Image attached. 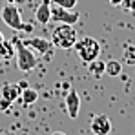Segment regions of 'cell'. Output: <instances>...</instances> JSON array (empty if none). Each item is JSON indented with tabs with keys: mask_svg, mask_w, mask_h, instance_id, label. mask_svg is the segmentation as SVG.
<instances>
[{
	"mask_svg": "<svg viewBox=\"0 0 135 135\" xmlns=\"http://www.w3.org/2000/svg\"><path fill=\"white\" fill-rule=\"evenodd\" d=\"M77 40V31L69 24H59L51 31V44L59 49H71Z\"/></svg>",
	"mask_w": 135,
	"mask_h": 135,
	"instance_id": "cell-1",
	"label": "cell"
},
{
	"mask_svg": "<svg viewBox=\"0 0 135 135\" xmlns=\"http://www.w3.org/2000/svg\"><path fill=\"white\" fill-rule=\"evenodd\" d=\"M0 18L4 20V24L15 31H26V33H31L33 31V26L31 24H24L22 15H20V9L18 6H13V4H6L0 11Z\"/></svg>",
	"mask_w": 135,
	"mask_h": 135,
	"instance_id": "cell-2",
	"label": "cell"
},
{
	"mask_svg": "<svg viewBox=\"0 0 135 135\" xmlns=\"http://www.w3.org/2000/svg\"><path fill=\"white\" fill-rule=\"evenodd\" d=\"M73 47L77 49L79 59H80L82 62H86V64L97 60L99 55H100V44H99V40L93 38V37H84V38L77 40Z\"/></svg>",
	"mask_w": 135,
	"mask_h": 135,
	"instance_id": "cell-3",
	"label": "cell"
},
{
	"mask_svg": "<svg viewBox=\"0 0 135 135\" xmlns=\"http://www.w3.org/2000/svg\"><path fill=\"white\" fill-rule=\"evenodd\" d=\"M13 44H15V53H17V68L27 73V71H33L37 68V57L35 53L24 44L20 38H13Z\"/></svg>",
	"mask_w": 135,
	"mask_h": 135,
	"instance_id": "cell-4",
	"label": "cell"
},
{
	"mask_svg": "<svg viewBox=\"0 0 135 135\" xmlns=\"http://www.w3.org/2000/svg\"><path fill=\"white\" fill-rule=\"evenodd\" d=\"M80 18V15L77 11H71V9H64L60 6H55L51 4V20H57L59 24H77V20Z\"/></svg>",
	"mask_w": 135,
	"mask_h": 135,
	"instance_id": "cell-5",
	"label": "cell"
},
{
	"mask_svg": "<svg viewBox=\"0 0 135 135\" xmlns=\"http://www.w3.org/2000/svg\"><path fill=\"white\" fill-rule=\"evenodd\" d=\"M22 42L27 46L31 51H37L38 55H44V57H51L53 47H55V46L51 44V40L40 38V37H31V38H26V40H22Z\"/></svg>",
	"mask_w": 135,
	"mask_h": 135,
	"instance_id": "cell-6",
	"label": "cell"
},
{
	"mask_svg": "<svg viewBox=\"0 0 135 135\" xmlns=\"http://www.w3.org/2000/svg\"><path fill=\"white\" fill-rule=\"evenodd\" d=\"M90 130L93 135H110L112 133V120L108 115H95L90 122Z\"/></svg>",
	"mask_w": 135,
	"mask_h": 135,
	"instance_id": "cell-7",
	"label": "cell"
},
{
	"mask_svg": "<svg viewBox=\"0 0 135 135\" xmlns=\"http://www.w3.org/2000/svg\"><path fill=\"white\" fill-rule=\"evenodd\" d=\"M64 104H66L68 115H69L71 119H77V117H79V112H80V97H79V93L75 90H69L66 93Z\"/></svg>",
	"mask_w": 135,
	"mask_h": 135,
	"instance_id": "cell-8",
	"label": "cell"
},
{
	"mask_svg": "<svg viewBox=\"0 0 135 135\" xmlns=\"http://www.w3.org/2000/svg\"><path fill=\"white\" fill-rule=\"evenodd\" d=\"M20 93H22V88L18 84H13V82H6L0 88V97L9 100V102H15L17 99H20Z\"/></svg>",
	"mask_w": 135,
	"mask_h": 135,
	"instance_id": "cell-9",
	"label": "cell"
},
{
	"mask_svg": "<svg viewBox=\"0 0 135 135\" xmlns=\"http://www.w3.org/2000/svg\"><path fill=\"white\" fill-rule=\"evenodd\" d=\"M35 18H37V22L42 24V26L51 22V0H42L40 2V6L35 11Z\"/></svg>",
	"mask_w": 135,
	"mask_h": 135,
	"instance_id": "cell-10",
	"label": "cell"
},
{
	"mask_svg": "<svg viewBox=\"0 0 135 135\" xmlns=\"http://www.w3.org/2000/svg\"><path fill=\"white\" fill-rule=\"evenodd\" d=\"M13 55H15V44H13V40H6L4 38L0 42V62L11 60Z\"/></svg>",
	"mask_w": 135,
	"mask_h": 135,
	"instance_id": "cell-11",
	"label": "cell"
},
{
	"mask_svg": "<svg viewBox=\"0 0 135 135\" xmlns=\"http://www.w3.org/2000/svg\"><path fill=\"white\" fill-rule=\"evenodd\" d=\"M88 71H90L91 77H95V79H100L104 73H106V62H102V60H93L88 64Z\"/></svg>",
	"mask_w": 135,
	"mask_h": 135,
	"instance_id": "cell-12",
	"label": "cell"
},
{
	"mask_svg": "<svg viewBox=\"0 0 135 135\" xmlns=\"http://www.w3.org/2000/svg\"><path fill=\"white\" fill-rule=\"evenodd\" d=\"M20 99H22L24 106H31V104L37 102V99H38V91L33 90V88H26V90H22V93H20Z\"/></svg>",
	"mask_w": 135,
	"mask_h": 135,
	"instance_id": "cell-13",
	"label": "cell"
},
{
	"mask_svg": "<svg viewBox=\"0 0 135 135\" xmlns=\"http://www.w3.org/2000/svg\"><path fill=\"white\" fill-rule=\"evenodd\" d=\"M122 64L135 66V44H126L122 51Z\"/></svg>",
	"mask_w": 135,
	"mask_h": 135,
	"instance_id": "cell-14",
	"label": "cell"
},
{
	"mask_svg": "<svg viewBox=\"0 0 135 135\" xmlns=\"http://www.w3.org/2000/svg\"><path fill=\"white\" fill-rule=\"evenodd\" d=\"M122 73V64H120V60H108L106 62V75H110V77H119Z\"/></svg>",
	"mask_w": 135,
	"mask_h": 135,
	"instance_id": "cell-15",
	"label": "cell"
},
{
	"mask_svg": "<svg viewBox=\"0 0 135 135\" xmlns=\"http://www.w3.org/2000/svg\"><path fill=\"white\" fill-rule=\"evenodd\" d=\"M77 2H79V0H51V4L60 6V7H64V9H73V7L77 6Z\"/></svg>",
	"mask_w": 135,
	"mask_h": 135,
	"instance_id": "cell-16",
	"label": "cell"
},
{
	"mask_svg": "<svg viewBox=\"0 0 135 135\" xmlns=\"http://www.w3.org/2000/svg\"><path fill=\"white\" fill-rule=\"evenodd\" d=\"M119 7H122L128 13H135V0H122Z\"/></svg>",
	"mask_w": 135,
	"mask_h": 135,
	"instance_id": "cell-17",
	"label": "cell"
},
{
	"mask_svg": "<svg viewBox=\"0 0 135 135\" xmlns=\"http://www.w3.org/2000/svg\"><path fill=\"white\" fill-rule=\"evenodd\" d=\"M11 104H13V102H9V100H6V99H2V97H0V112H6Z\"/></svg>",
	"mask_w": 135,
	"mask_h": 135,
	"instance_id": "cell-18",
	"label": "cell"
},
{
	"mask_svg": "<svg viewBox=\"0 0 135 135\" xmlns=\"http://www.w3.org/2000/svg\"><path fill=\"white\" fill-rule=\"evenodd\" d=\"M6 4H13V6H22V4H26V0H6Z\"/></svg>",
	"mask_w": 135,
	"mask_h": 135,
	"instance_id": "cell-19",
	"label": "cell"
},
{
	"mask_svg": "<svg viewBox=\"0 0 135 135\" xmlns=\"http://www.w3.org/2000/svg\"><path fill=\"white\" fill-rule=\"evenodd\" d=\"M108 2H110V6H113V7H119L122 0H108Z\"/></svg>",
	"mask_w": 135,
	"mask_h": 135,
	"instance_id": "cell-20",
	"label": "cell"
},
{
	"mask_svg": "<svg viewBox=\"0 0 135 135\" xmlns=\"http://www.w3.org/2000/svg\"><path fill=\"white\" fill-rule=\"evenodd\" d=\"M51 135H66L64 132H55V133H51Z\"/></svg>",
	"mask_w": 135,
	"mask_h": 135,
	"instance_id": "cell-21",
	"label": "cell"
},
{
	"mask_svg": "<svg viewBox=\"0 0 135 135\" xmlns=\"http://www.w3.org/2000/svg\"><path fill=\"white\" fill-rule=\"evenodd\" d=\"M2 40H4V35H2V31H0V42H2Z\"/></svg>",
	"mask_w": 135,
	"mask_h": 135,
	"instance_id": "cell-22",
	"label": "cell"
},
{
	"mask_svg": "<svg viewBox=\"0 0 135 135\" xmlns=\"http://www.w3.org/2000/svg\"><path fill=\"white\" fill-rule=\"evenodd\" d=\"M0 135H2V130H0Z\"/></svg>",
	"mask_w": 135,
	"mask_h": 135,
	"instance_id": "cell-23",
	"label": "cell"
}]
</instances>
